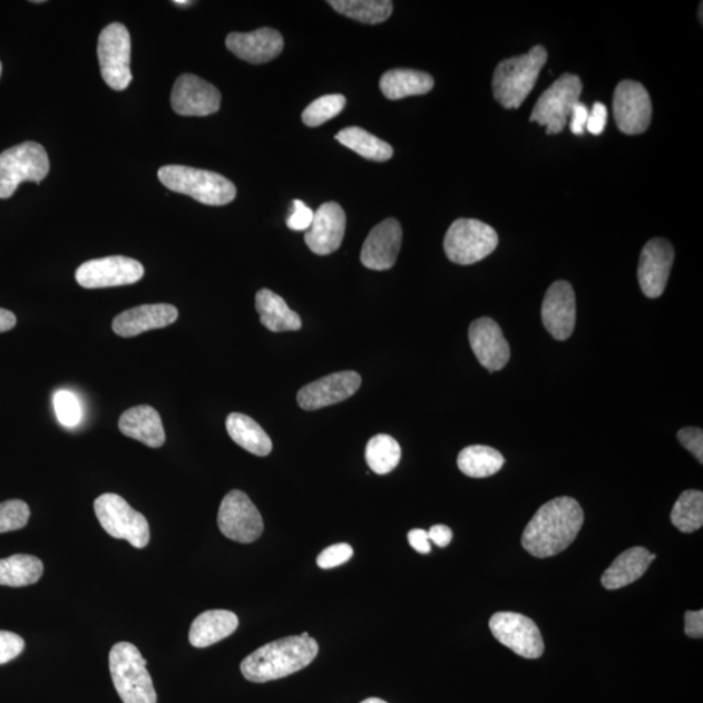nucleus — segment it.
I'll return each mask as SVG.
<instances>
[{"mask_svg":"<svg viewBox=\"0 0 703 703\" xmlns=\"http://www.w3.org/2000/svg\"><path fill=\"white\" fill-rule=\"evenodd\" d=\"M584 525L578 501L559 497L540 507L524 530L521 544L536 558H551L574 544Z\"/></svg>","mask_w":703,"mask_h":703,"instance_id":"nucleus-1","label":"nucleus"},{"mask_svg":"<svg viewBox=\"0 0 703 703\" xmlns=\"http://www.w3.org/2000/svg\"><path fill=\"white\" fill-rule=\"evenodd\" d=\"M319 651V644L312 637L276 639L246 656L242 662V674L252 683L274 682L307 667Z\"/></svg>","mask_w":703,"mask_h":703,"instance_id":"nucleus-2","label":"nucleus"},{"mask_svg":"<svg viewBox=\"0 0 703 703\" xmlns=\"http://www.w3.org/2000/svg\"><path fill=\"white\" fill-rule=\"evenodd\" d=\"M547 58L544 46H535L524 56L500 61L492 79L494 97L498 102L508 110L519 108L535 88Z\"/></svg>","mask_w":703,"mask_h":703,"instance_id":"nucleus-3","label":"nucleus"},{"mask_svg":"<svg viewBox=\"0 0 703 703\" xmlns=\"http://www.w3.org/2000/svg\"><path fill=\"white\" fill-rule=\"evenodd\" d=\"M162 184L208 206L228 205L236 198L235 184L223 175L187 166L169 165L158 172Z\"/></svg>","mask_w":703,"mask_h":703,"instance_id":"nucleus-4","label":"nucleus"},{"mask_svg":"<svg viewBox=\"0 0 703 703\" xmlns=\"http://www.w3.org/2000/svg\"><path fill=\"white\" fill-rule=\"evenodd\" d=\"M108 662L115 690L123 702L157 703V692L146 668L148 662L134 644L114 645Z\"/></svg>","mask_w":703,"mask_h":703,"instance_id":"nucleus-5","label":"nucleus"},{"mask_svg":"<svg viewBox=\"0 0 703 703\" xmlns=\"http://www.w3.org/2000/svg\"><path fill=\"white\" fill-rule=\"evenodd\" d=\"M497 231L481 221L461 218L455 221L445 236L443 248L453 264H477L497 250Z\"/></svg>","mask_w":703,"mask_h":703,"instance_id":"nucleus-6","label":"nucleus"},{"mask_svg":"<svg viewBox=\"0 0 703 703\" xmlns=\"http://www.w3.org/2000/svg\"><path fill=\"white\" fill-rule=\"evenodd\" d=\"M50 172L48 153L42 145L28 141L0 154V198L13 196L26 182L40 184Z\"/></svg>","mask_w":703,"mask_h":703,"instance_id":"nucleus-7","label":"nucleus"},{"mask_svg":"<svg viewBox=\"0 0 703 703\" xmlns=\"http://www.w3.org/2000/svg\"><path fill=\"white\" fill-rule=\"evenodd\" d=\"M97 519L107 535L126 539L136 548L148 546L150 528L146 517L136 511L118 494H102L95 501Z\"/></svg>","mask_w":703,"mask_h":703,"instance_id":"nucleus-8","label":"nucleus"},{"mask_svg":"<svg viewBox=\"0 0 703 703\" xmlns=\"http://www.w3.org/2000/svg\"><path fill=\"white\" fill-rule=\"evenodd\" d=\"M583 92V82L579 77L564 74L548 88L530 115V121L538 123L547 128V135L562 134L567 127L572 108L579 102Z\"/></svg>","mask_w":703,"mask_h":703,"instance_id":"nucleus-9","label":"nucleus"},{"mask_svg":"<svg viewBox=\"0 0 703 703\" xmlns=\"http://www.w3.org/2000/svg\"><path fill=\"white\" fill-rule=\"evenodd\" d=\"M98 60L105 82L114 90H126L133 82L130 72V36L128 29L114 22L98 38Z\"/></svg>","mask_w":703,"mask_h":703,"instance_id":"nucleus-10","label":"nucleus"},{"mask_svg":"<svg viewBox=\"0 0 703 703\" xmlns=\"http://www.w3.org/2000/svg\"><path fill=\"white\" fill-rule=\"evenodd\" d=\"M223 536L238 544H252L264 533V520L258 508L245 492L232 490L223 498L218 512Z\"/></svg>","mask_w":703,"mask_h":703,"instance_id":"nucleus-11","label":"nucleus"},{"mask_svg":"<svg viewBox=\"0 0 703 703\" xmlns=\"http://www.w3.org/2000/svg\"><path fill=\"white\" fill-rule=\"evenodd\" d=\"M489 627L501 645L527 660H538L545 652L543 635L530 617L517 613H497Z\"/></svg>","mask_w":703,"mask_h":703,"instance_id":"nucleus-12","label":"nucleus"},{"mask_svg":"<svg viewBox=\"0 0 703 703\" xmlns=\"http://www.w3.org/2000/svg\"><path fill=\"white\" fill-rule=\"evenodd\" d=\"M145 270L140 262L123 256L85 262L76 272V282L84 289H110L135 284L143 280Z\"/></svg>","mask_w":703,"mask_h":703,"instance_id":"nucleus-13","label":"nucleus"},{"mask_svg":"<svg viewBox=\"0 0 703 703\" xmlns=\"http://www.w3.org/2000/svg\"><path fill=\"white\" fill-rule=\"evenodd\" d=\"M613 106L616 125L623 134L641 135L651 126L653 106L643 84L622 81L615 89Z\"/></svg>","mask_w":703,"mask_h":703,"instance_id":"nucleus-14","label":"nucleus"},{"mask_svg":"<svg viewBox=\"0 0 703 703\" xmlns=\"http://www.w3.org/2000/svg\"><path fill=\"white\" fill-rule=\"evenodd\" d=\"M361 377L357 372H338L304 385L297 392V403L304 411H316L342 403L361 388Z\"/></svg>","mask_w":703,"mask_h":703,"instance_id":"nucleus-15","label":"nucleus"},{"mask_svg":"<svg viewBox=\"0 0 703 703\" xmlns=\"http://www.w3.org/2000/svg\"><path fill=\"white\" fill-rule=\"evenodd\" d=\"M675 251L666 238H653L641 252L638 264V282L644 295L658 299L667 287Z\"/></svg>","mask_w":703,"mask_h":703,"instance_id":"nucleus-16","label":"nucleus"},{"mask_svg":"<svg viewBox=\"0 0 703 703\" xmlns=\"http://www.w3.org/2000/svg\"><path fill=\"white\" fill-rule=\"evenodd\" d=\"M221 102V91L196 75H182L174 85L172 106L176 114L207 116L218 113Z\"/></svg>","mask_w":703,"mask_h":703,"instance_id":"nucleus-17","label":"nucleus"},{"mask_svg":"<svg viewBox=\"0 0 703 703\" xmlns=\"http://www.w3.org/2000/svg\"><path fill=\"white\" fill-rule=\"evenodd\" d=\"M403 242V230L397 219L389 218L370 231L361 251V264L375 272H384L397 264Z\"/></svg>","mask_w":703,"mask_h":703,"instance_id":"nucleus-18","label":"nucleus"},{"mask_svg":"<svg viewBox=\"0 0 703 703\" xmlns=\"http://www.w3.org/2000/svg\"><path fill=\"white\" fill-rule=\"evenodd\" d=\"M469 343L477 360L491 373L504 369L511 357L504 331L489 316L478 319L470 324Z\"/></svg>","mask_w":703,"mask_h":703,"instance_id":"nucleus-19","label":"nucleus"},{"mask_svg":"<svg viewBox=\"0 0 703 703\" xmlns=\"http://www.w3.org/2000/svg\"><path fill=\"white\" fill-rule=\"evenodd\" d=\"M543 322L556 340H567L576 326V296L568 282L559 281L547 290L543 304Z\"/></svg>","mask_w":703,"mask_h":703,"instance_id":"nucleus-20","label":"nucleus"},{"mask_svg":"<svg viewBox=\"0 0 703 703\" xmlns=\"http://www.w3.org/2000/svg\"><path fill=\"white\" fill-rule=\"evenodd\" d=\"M345 226L346 216L342 206L336 203L321 205L305 234L307 248L319 256L336 252L343 243Z\"/></svg>","mask_w":703,"mask_h":703,"instance_id":"nucleus-21","label":"nucleus"},{"mask_svg":"<svg viewBox=\"0 0 703 703\" xmlns=\"http://www.w3.org/2000/svg\"><path fill=\"white\" fill-rule=\"evenodd\" d=\"M226 46L237 58L252 65H264L281 56L284 40L277 30L261 28L251 33H230Z\"/></svg>","mask_w":703,"mask_h":703,"instance_id":"nucleus-22","label":"nucleus"},{"mask_svg":"<svg viewBox=\"0 0 703 703\" xmlns=\"http://www.w3.org/2000/svg\"><path fill=\"white\" fill-rule=\"evenodd\" d=\"M179 312L174 305H141L115 316L113 330L121 338H134L146 331L164 329L176 322Z\"/></svg>","mask_w":703,"mask_h":703,"instance_id":"nucleus-23","label":"nucleus"},{"mask_svg":"<svg viewBox=\"0 0 703 703\" xmlns=\"http://www.w3.org/2000/svg\"><path fill=\"white\" fill-rule=\"evenodd\" d=\"M119 429L126 437L152 448H159L166 442L164 423L157 409L150 406H137L121 414Z\"/></svg>","mask_w":703,"mask_h":703,"instance_id":"nucleus-24","label":"nucleus"},{"mask_svg":"<svg viewBox=\"0 0 703 703\" xmlns=\"http://www.w3.org/2000/svg\"><path fill=\"white\" fill-rule=\"evenodd\" d=\"M238 627V617L227 609H211L196 617L189 631V643L198 648L227 638Z\"/></svg>","mask_w":703,"mask_h":703,"instance_id":"nucleus-25","label":"nucleus"},{"mask_svg":"<svg viewBox=\"0 0 703 703\" xmlns=\"http://www.w3.org/2000/svg\"><path fill=\"white\" fill-rule=\"evenodd\" d=\"M651 551L645 547H632L614 560L602 576V585L608 590H617L636 583L651 567Z\"/></svg>","mask_w":703,"mask_h":703,"instance_id":"nucleus-26","label":"nucleus"},{"mask_svg":"<svg viewBox=\"0 0 703 703\" xmlns=\"http://www.w3.org/2000/svg\"><path fill=\"white\" fill-rule=\"evenodd\" d=\"M382 95L391 100L428 95L435 88L432 76L416 69H391L381 77Z\"/></svg>","mask_w":703,"mask_h":703,"instance_id":"nucleus-27","label":"nucleus"},{"mask_svg":"<svg viewBox=\"0 0 703 703\" xmlns=\"http://www.w3.org/2000/svg\"><path fill=\"white\" fill-rule=\"evenodd\" d=\"M256 309L261 323L272 332L299 331L303 328L300 315L273 291L264 289L257 292Z\"/></svg>","mask_w":703,"mask_h":703,"instance_id":"nucleus-28","label":"nucleus"},{"mask_svg":"<svg viewBox=\"0 0 703 703\" xmlns=\"http://www.w3.org/2000/svg\"><path fill=\"white\" fill-rule=\"evenodd\" d=\"M226 428L231 439L244 450L261 456V458L272 453V439L252 417L243 413H231L226 420Z\"/></svg>","mask_w":703,"mask_h":703,"instance_id":"nucleus-29","label":"nucleus"},{"mask_svg":"<svg viewBox=\"0 0 703 703\" xmlns=\"http://www.w3.org/2000/svg\"><path fill=\"white\" fill-rule=\"evenodd\" d=\"M505 458L496 448L488 446H469L458 456L461 472L472 478H486L497 475L505 466Z\"/></svg>","mask_w":703,"mask_h":703,"instance_id":"nucleus-30","label":"nucleus"},{"mask_svg":"<svg viewBox=\"0 0 703 703\" xmlns=\"http://www.w3.org/2000/svg\"><path fill=\"white\" fill-rule=\"evenodd\" d=\"M43 575V563L33 555L18 554L0 559V585L21 588L33 585Z\"/></svg>","mask_w":703,"mask_h":703,"instance_id":"nucleus-31","label":"nucleus"},{"mask_svg":"<svg viewBox=\"0 0 703 703\" xmlns=\"http://www.w3.org/2000/svg\"><path fill=\"white\" fill-rule=\"evenodd\" d=\"M336 140L368 160L385 162L392 158V146L360 127H348L335 136Z\"/></svg>","mask_w":703,"mask_h":703,"instance_id":"nucleus-32","label":"nucleus"},{"mask_svg":"<svg viewBox=\"0 0 703 703\" xmlns=\"http://www.w3.org/2000/svg\"><path fill=\"white\" fill-rule=\"evenodd\" d=\"M328 3L348 19L373 26L388 20L393 10L390 0H330Z\"/></svg>","mask_w":703,"mask_h":703,"instance_id":"nucleus-33","label":"nucleus"},{"mask_svg":"<svg viewBox=\"0 0 703 703\" xmlns=\"http://www.w3.org/2000/svg\"><path fill=\"white\" fill-rule=\"evenodd\" d=\"M365 459L377 475H389L399 466L401 448L397 439L388 435L375 436L369 440Z\"/></svg>","mask_w":703,"mask_h":703,"instance_id":"nucleus-34","label":"nucleus"},{"mask_svg":"<svg viewBox=\"0 0 703 703\" xmlns=\"http://www.w3.org/2000/svg\"><path fill=\"white\" fill-rule=\"evenodd\" d=\"M671 521L683 533H693L703 525V494L686 490L678 497L671 512Z\"/></svg>","mask_w":703,"mask_h":703,"instance_id":"nucleus-35","label":"nucleus"},{"mask_svg":"<svg viewBox=\"0 0 703 703\" xmlns=\"http://www.w3.org/2000/svg\"><path fill=\"white\" fill-rule=\"evenodd\" d=\"M346 99L342 95H329L316 98L309 105L301 118L307 127H320L324 123L336 118L344 110Z\"/></svg>","mask_w":703,"mask_h":703,"instance_id":"nucleus-36","label":"nucleus"},{"mask_svg":"<svg viewBox=\"0 0 703 703\" xmlns=\"http://www.w3.org/2000/svg\"><path fill=\"white\" fill-rule=\"evenodd\" d=\"M57 419L65 428H75L81 422L82 407L80 399L72 391L60 390L53 396Z\"/></svg>","mask_w":703,"mask_h":703,"instance_id":"nucleus-37","label":"nucleus"},{"mask_svg":"<svg viewBox=\"0 0 703 703\" xmlns=\"http://www.w3.org/2000/svg\"><path fill=\"white\" fill-rule=\"evenodd\" d=\"M30 509L26 501L12 499L0 504V533L20 530L27 527Z\"/></svg>","mask_w":703,"mask_h":703,"instance_id":"nucleus-38","label":"nucleus"},{"mask_svg":"<svg viewBox=\"0 0 703 703\" xmlns=\"http://www.w3.org/2000/svg\"><path fill=\"white\" fill-rule=\"evenodd\" d=\"M353 556V548L348 544H338L332 545L319 555V559H316V564L322 569H331L350 560Z\"/></svg>","mask_w":703,"mask_h":703,"instance_id":"nucleus-39","label":"nucleus"},{"mask_svg":"<svg viewBox=\"0 0 703 703\" xmlns=\"http://www.w3.org/2000/svg\"><path fill=\"white\" fill-rule=\"evenodd\" d=\"M26 641L17 633L0 631V664H6L25 652Z\"/></svg>","mask_w":703,"mask_h":703,"instance_id":"nucleus-40","label":"nucleus"},{"mask_svg":"<svg viewBox=\"0 0 703 703\" xmlns=\"http://www.w3.org/2000/svg\"><path fill=\"white\" fill-rule=\"evenodd\" d=\"M314 219V212L303 201H293V211L289 216L287 226L292 231H307Z\"/></svg>","mask_w":703,"mask_h":703,"instance_id":"nucleus-41","label":"nucleus"},{"mask_svg":"<svg viewBox=\"0 0 703 703\" xmlns=\"http://www.w3.org/2000/svg\"><path fill=\"white\" fill-rule=\"evenodd\" d=\"M680 443H682L687 451L694 455L701 463L703 462V431L699 428H685L677 432Z\"/></svg>","mask_w":703,"mask_h":703,"instance_id":"nucleus-42","label":"nucleus"},{"mask_svg":"<svg viewBox=\"0 0 703 703\" xmlns=\"http://www.w3.org/2000/svg\"><path fill=\"white\" fill-rule=\"evenodd\" d=\"M607 107L604 104H594L592 111H589L588 123H586V130L594 136L604 134L607 126Z\"/></svg>","mask_w":703,"mask_h":703,"instance_id":"nucleus-43","label":"nucleus"},{"mask_svg":"<svg viewBox=\"0 0 703 703\" xmlns=\"http://www.w3.org/2000/svg\"><path fill=\"white\" fill-rule=\"evenodd\" d=\"M588 118L589 108L583 102H577L574 108H572L569 118L570 133L576 136H583L586 130V123H588Z\"/></svg>","mask_w":703,"mask_h":703,"instance_id":"nucleus-44","label":"nucleus"},{"mask_svg":"<svg viewBox=\"0 0 703 703\" xmlns=\"http://www.w3.org/2000/svg\"><path fill=\"white\" fill-rule=\"evenodd\" d=\"M685 633L691 638L703 637V612H686L685 613Z\"/></svg>","mask_w":703,"mask_h":703,"instance_id":"nucleus-45","label":"nucleus"},{"mask_svg":"<svg viewBox=\"0 0 703 703\" xmlns=\"http://www.w3.org/2000/svg\"><path fill=\"white\" fill-rule=\"evenodd\" d=\"M408 540L409 545H411L417 553L429 554L431 550L428 531L413 529L408 533Z\"/></svg>","mask_w":703,"mask_h":703,"instance_id":"nucleus-46","label":"nucleus"},{"mask_svg":"<svg viewBox=\"0 0 703 703\" xmlns=\"http://www.w3.org/2000/svg\"><path fill=\"white\" fill-rule=\"evenodd\" d=\"M428 536L430 543L436 544L438 547H447L451 544L453 537L452 530L446 527V525H435V527H431L428 531Z\"/></svg>","mask_w":703,"mask_h":703,"instance_id":"nucleus-47","label":"nucleus"},{"mask_svg":"<svg viewBox=\"0 0 703 703\" xmlns=\"http://www.w3.org/2000/svg\"><path fill=\"white\" fill-rule=\"evenodd\" d=\"M18 320L17 315H14L10 311H6V309L0 307V334L2 332H7L17 326Z\"/></svg>","mask_w":703,"mask_h":703,"instance_id":"nucleus-48","label":"nucleus"},{"mask_svg":"<svg viewBox=\"0 0 703 703\" xmlns=\"http://www.w3.org/2000/svg\"><path fill=\"white\" fill-rule=\"evenodd\" d=\"M361 703H388V702H385V701H383L381 699L372 697V699H368L365 701H362Z\"/></svg>","mask_w":703,"mask_h":703,"instance_id":"nucleus-49","label":"nucleus"},{"mask_svg":"<svg viewBox=\"0 0 703 703\" xmlns=\"http://www.w3.org/2000/svg\"><path fill=\"white\" fill-rule=\"evenodd\" d=\"M174 4L183 7V6L192 4V2H184V0H175Z\"/></svg>","mask_w":703,"mask_h":703,"instance_id":"nucleus-50","label":"nucleus"},{"mask_svg":"<svg viewBox=\"0 0 703 703\" xmlns=\"http://www.w3.org/2000/svg\"><path fill=\"white\" fill-rule=\"evenodd\" d=\"M300 636H301V637H304V638H309V637H311V636H309V633H306V632H304V633H303V635H300Z\"/></svg>","mask_w":703,"mask_h":703,"instance_id":"nucleus-51","label":"nucleus"},{"mask_svg":"<svg viewBox=\"0 0 703 703\" xmlns=\"http://www.w3.org/2000/svg\"><path fill=\"white\" fill-rule=\"evenodd\" d=\"M700 20L702 21V4L700 6Z\"/></svg>","mask_w":703,"mask_h":703,"instance_id":"nucleus-52","label":"nucleus"},{"mask_svg":"<svg viewBox=\"0 0 703 703\" xmlns=\"http://www.w3.org/2000/svg\"><path fill=\"white\" fill-rule=\"evenodd\" d=\"M0 75H2V64H0Z\"/></svg>","mask_w":703,"mask_h":703,"instance_id":"nucleus-53","label":"nucleus"}]
</instances>
